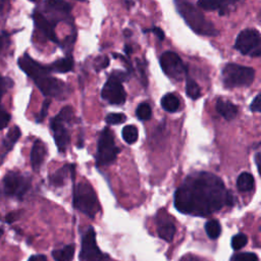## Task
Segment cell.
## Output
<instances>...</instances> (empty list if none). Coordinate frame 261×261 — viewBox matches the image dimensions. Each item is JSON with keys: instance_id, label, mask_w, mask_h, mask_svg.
<instances>
[{"instance_id": "obj_1", "label": "cell", "mask_w": 261, "mask_h": 261, "mask_svg": "<svg viewBox=\"0 0 261 261\" xmlns=\"http://www.w3.org/2000/svg\"><path fill=\"white\" fill-rule=\"evenodd\" d=\"M233 202L221 179L206 172L189 176L175 193V207L182 213L196 216L210 215Z\"/></svg>"}, {"instance_id": "obj_2", "label": "cell", "mask_w": 261, "mask_h": 261, "mask_svg": "<svg viewBox=\"0 0 261 261\" xmlns=\"http://www.w3.org/2000/svg\"><path fill=\"white\" fill-rule=\"evenodd\" d=\"M177 8L187 25L197 34L204 36H214L217 31L205 15L191 2L185 0H177Z\"/></svg>"}, {"instance_id": "obj_3", "label": "cell", "mask_w": 261, "mask_h": 261, "mask_svg": "<svg viewBox=\"0 0 261 261\" xmlns=\"http://www.w3.org/2000/svg\"><path fill=\"white\" fill-rule=\"evenodd\" d=\"M72 204L77 210L91 218H94L100 210L96 193L92 186L86 182H81L74 187Z\"/></svg>"}, {"instance_id": "obj_4", "label": "cell", "mask_w": 261, "mask_h": 261, "mask_svg": "<svg viewBox=\"0 0 261 261\" xmlns=\"http://www.w3.org/2000/svg\"><path fill=\"white\" fill-rule=\"evenodd\" d=\"M221 76L227 88L248 87L255 80V69L249 66L229 64L223 67Z\"/></svg>"}, {"instance_id": "obj_5", "label": "cell", "mask_w": 261, "mask_h": 261, "mask_svg": "<svg viewBox=\"0 0 261 261\" xmlns=\"http://www.w3.org/2000/svg\"><path fill=\"white\" fill-rule=\"evenodd\" d=\"M73 118V109L70 106H65L61 113L51 121V130L55 143L61 152H65L70 142L69 130L67 125Z\"/></svg>"}, {"instance_id": "obj_6", "label": "cell", "mask_w": 261, "mask_h": 261, "mask_svg": "<svg viewBox=\"0 0 261 261\" xmlns=\"http://www.w3.org/2000/svg\"><path fill=\"white\" fill-rule=\"evenodd\" d=\"M120 153V148L115 143L114 134L108 128H105L100 134L98 145L96 162L99 166L108 165L113 163Z\"/></svg>"}, {"instance_id": "obj_7", "label": "cell", "mask_w": 261, "mask_h": 261, "mask_svg": "<svg viewBox=\"0 0 261 261\" xmlns=\"http://www.w3.org/2000/svg\"><path fill=\"white\" fill-rule=\"evenodd\" d=\"M235 48L242 54L251 58H259L261 54L260 33L255 29H246L237 37Z\"/></svg>"}, {"instance_id": "obj_8", "label": "cell", "mask_w": 261, "mask_h": 261, "mask_svg": "<svg viewBox=\"0 0 261 261\" xmlns=\"http://www.w3.org/2000/svg\"><path fill=\"white\" fill-rule=\"evenodd\" d=\"M80 261H110L97 246L96 234L93 228H89L82 238Z\"/></svg>"}, {"instance_id": "obj_9", "label": "cell", "mask_w": 261, "mask_h": 261, "mask_svg": "<svg viewBox=\"0 0 261 261\" xmlns=\"http://www.w3.org/2000/svg\"><path fill=\"white\" fill-rule=\"evenodd\" d=\"M160 65L166 76L176 81H182L187 74L183 61L179 55L173 51L164 52L160 58Z\"/></svg>"}, {"instance_id": "obj_10", "label": "cell", "mask_w": 261, "mask_h": 261, "mask_svg": "<svg viewBox=\"0 0 261 261\" xmlns=\"http://www.w3.org/2000/svg\"><path fill=\"white\" fill-rule=\"evenodd\" d=\"M101 96L110 104L121 105L124 104L127 99V93L122 84V78L113 73L104 84L101 91Z\"/></svg>"}, {"instance_id": "obj_11", "label": "cell", "mask_w": 261, "mask_h": 261, "mask_svg": "<svg viewBox=\"0 0 261 261\" xmlns=\"http://www.w3.org/2000/svg\"><path fill=\"white\" fill-rule=\"evenodd\" d=\"M30 187V179L15 172H9L2 181L3 192L8 196L23 197Z\"/></svg>"}, {"instance_id": "obj_12", "label": "cell", "mask_w": 261, "mask_h": 261, "mask_svg": "<svg viewBox=\"0 0 261 261\" xmlns=\"http://www.w3.org/2000/svg\"><path fill=\"white\" fill-rule=\"evenodd\" d=\"M34 82L43 94L48 97L58 98L65 91V85L61 80L50 77L49 74L37 79Z\"/></svg>"}, {"instance_id": "obj_13", "label": "cell", "mask_w": 261, "mask_h": 261, "mask_svg": "<svg viewBox=\"0 0 261 261\" xmlns=\"http://www.w3.org/2000/svg\"><path fill=\"white\" fill-rule=\"evenodd\" d=\"M18 65H20L22 70L26 72L33 81L47 76L50 72L49 66H44L38 64L34 60H32L27 54H25L24 57L18 60Z\"/></svg>"}, {"instance_id": "obj_14", "label": "cell", "mask_w": 261, "mask_h": 261, "mask_svg": "<svg viewBox=\"0 0 261 261\" xmlns=\"http://www.w3.org/2000/svg\"><path fill=\"white\" fill-rule=\"evenodd\" d=\"M242 0H198V6L204 10H217L220 15L229 13Z\"/></svg>"}, {"instance_id": "obj_15", "label": "cell", "mask_w": 261, "mask_h": 261, "mask_svg": "<svg viewBox=\"0 0 261 261\" xmlns=\"http://www.w3.org/2000/svg\"><path fill=\"white\" fill-rule=\"evenodd\" d=\"M177 229L175 223L172 219L167 217H162L158 219L157 221V233L160 239L166 241V242H172L174 240V237L176 235Z\"/></svg>"}, {"instance_id": "obj_16", "label": "cell", "mask_w": 261, "mask_h": 261, "mask_svg": "<svg viewBox=\"0 0 261 261\" xmlns=\"http://www.w3.org/2000/svg\"><path fill=\"white\" fill-rule=\"evenodd\" d=\"M34 21H35V24L37 25V27L40 29V31L47 37L49 40H51L52 42L58 43V37H57V34H55V31H54V25L51 24L50 21H48L43 14H41L39 12L34 13Z\"/></svg>"}, {"instance_id": "obj_17", "label": "cell", "mask_w": 261, "mask_h": 261, "mask_svg": "<svg viewBox=\"0 0 261 261\" xmlns=\"http://www.w3.org/2000/svg\"><path fill=\"white\" fill-rule=\"evenodd\" d=\"M45 157H46V147L42 141L37 140L34 143L31 151V164L34 171L36 172L39 171Z\"/></svg>"}, {"instance_id": "obj_18", "label": "cell", "mask_w": 261, "mask_h": 261, "mask_svg": "<svg viewBox=\"0 0 261 261\" xmlns=\"http://www.w3.org/2000/svg\"><path fill=\"white\" fill-rule=\"evenodd\" d=\"M217 113L227 121L234 120L239 114V107L228 100L219 99L216 103Z\"/></svg>"}, {"instance_id": "obj_19", "label": "cell", "mask_w": 261, "mask_h": 261, "mask_svg": "<svg viewBox=\"0 0 261 261\" xmlns=\"http://www.w3.org/2000/svg\"><path fill=\"white\" fill-rule=\"evenodd\" d=\"M45 9L52 15H65L68 14L71 6L64 0H46L44 2Z\"/></svg>"}, {"instance_id": "obj_20", "label": "cell", "mask_w": 261, "mask_h": 261, "mask_svg": "<svg viewBox=\"0 0 261 261\" xmlns=\"http://www.w3.org/2000/svg\"><path fill=\"white\" fill-rule=\"evenodd\" d=\"M238 189L241 192H250L255 187V180L249 173H242L237 180Z\"/></svg>"}, {"instance_id": "obj_21", "label": "cell", "mask_w": 261, "mask_h": 261, "mask_svg": "<svg viewBox=\"0 0 261 261\" xmlns=\"http://www.w3.org/2000/svg\"><path fill=\"white\" fill-rule=\"evenodd\" d=\"M74 245L70 244L63 247L62 249L54 250L52 256L55 261H71L74 255Z\"/></svg>"}, {"instance_id": "obj_22", "label": "cell", "mask_w": 261, "mask_h": 261, "mask_svg": "<svg viewBox=\"0 0 261 261\" xmlns=\"http://www.w3.org/2000/svg\"><path fill=\"white\" fill-rule=\"evenodd\" d=\"M72 66H73V60L71 57H67V58L59 60L55 63H53L49 66V69H50V71L53 70V71H57V72L65 73V72L70 71Z\"/></svg>"}, {"instance_id": "obj_23", "label": "cell", "mask_w": 261, "mask_h": 261, "mask_svg": "<svg viewBox=\"0 0 261 261\" xmlns=\"http://www.w3.org/2000/svg\"><path fill=\"white\" fill-rule=\"evenodd\" d=\"M161 106L167 113H176L180 107V100L175 94L169 93L161 99Z\"/></svg>"}, {"instance_id": "obj_24", "label": "cell", "mask_w": 261, "mask_h": 261, "mask_svg": "<svg viewBox=\"0 0 261 261\" xmlns=\"http://www.w3.org/2000/svg\"><path fill=\"white\" fill-rule=\"evenodd\" d=\"M72 173V166L71 165H65L62 167L54 175L51 176V183L55 186H61L65 183V181L67 179L68 175Z\"/></svg>"}, {"instance_id": "obj_25", "label": "cell", "mask_w": 261, "mask_h": 261, "mask_svg": "<svg viewBox=\"0 0 261 261\" xmlns=\"http://www.w3.org/2000/svg\"><path fill=\"white\" fill-rule=\"evenodd\" d=\"M21 130L18 127H13L9 132L7 133L6 137L3 140V146L6 149V151L11 150V148L17 142V140L21 137Z\"/></svg>"}, {"instance_id": "obj_26", "label": "cell", "mask_w": 261, "mask_h": 261, "mask_svg": "<svg viewBox=\"0 0 261 261\" xmlns=\"http://www.w3.org/2000/svg\"><path fill=\"white\" fill-rule=\"evenodd\" d=\"M122 135H123L124 140H125L128 144H134V143L137 142V140H138L139 132H138L137 127H135V126H133V125H129V126H126V127L123 129Z\"/></svg>"}, {"instance_id": "obj_27", "label": "cell", "mask_w": 261, "mask_h": 261, "mask_svg": "<svg viewBox=\"0 0 261 261\" xmlns=\"http://www.w3.org/2000/svg\"><path fill=\"white\" fill-rule=\"evenodd\" d=\"M205 231H206V234L210 239L215 240L219 237L221 233V227L217 220L212 219L206 222V225H205Z\"/></svg>"}, {"instance_id": "obj_28", "label": "cell", "mask_w": 261, "mask_h": 261, "mask_svg": "<svg viewBox=\"0 0 261 261\" xmlns=\"http://www.w3.org/2000/svg\"><path fill=\"white\" fill-rule=\"evenodd\" d=\"M186 93L191 99L196 100L201 96V89L194 80L188 79L187 84H186Z\"/></svg>"}, {"instance_id": "obj_29", "label": "cell", "mask_w": 261, "mask_h": 261, "mask_svg": "<svg viewBox=\"0 0 261 261\" xmlns=\"http://www.w3.org/2000/svg\"><path fill=\"white\" fill-rule=\"evenodd\" d=\"M136 116L141 121H148L151 119L152 110L148 103H141L136 110Z\"/></svg>"}, {"instance_id": "obj_30", "label": "cell", "mask_w": 261, "mask_h": 261, "mask_svg": "<svg viewBox=\"0 0 261 261\" xmlns=\"http://www.w3.org/2000/svg\"><path fill=\"white\" fill-rule=\"evenodd\" d=\"M248 243V237L245 234L235 235L232 239V247L234 250H240Z\"/></svg>"}, {"instance_id": "obj_31", "label": "cell", "mask_w": 261, "mask_h": 261, "mask_svg": "<svg viewBox=\"0 0 261 261\" xmlns=\"http://www.w3.org/2000/svg\"><path fill=\"white\" fill-rule=\"evenodd\" d=\"M232 261H259V258L255 253L246 252L235 254L232 257Z\"/></svg>"}, {"instance_id": "obj_32", "label": "cell", "mask_w": 261, "mask_h": 261, "mask_svg": "<svg viewBox=\"0 0 261 261\" xmlns=\"http://www.w3.org/2000/svg\"><path fill=\"white\" fill-rule=\"evenodd\" d=\"M105 120L109 125H120L126 122L127 117L124 114H109Z\"/></svg>"}, {"instance_id": "obj_33", "label": "cell", "mask_w": 261, "mask_h": 261, "mask_svg": "<svg viewBox=\"0 0 261 261\" xmlns=\"http://www.w3.org/2000/svg\"><path fill=\"white\" fill-rule=\"evenodd\" d=\"M10 1L9 0H0V21L5 20V17L9 11Z\"/></svg>"}, {"instance_id": "obj_34", "label": "cell", "mask_w": 261, "mask_h": 261, "mask_svg": "<svg viewBox=\"0 0 261 261\" xmlns=\"http://www.w3.org/2000/svg\"><path fill=\"white\" fill-rule=\"evenodd\" d=\"M11 85V81L2 77L1 74H0V100L2 99L3 95L6 93L7 89L10 87Z\"/></svg>"}, {"instance_id": "obj_35", "label": "cell", "mask_w": 261, "mask_h": 261, "mask_svg": "<svg viewBox=\"0 0 261 261\" xmlns=\"http://www.w3.org/2000/svg\"><path fill=\"white\" fill-rule=\"evenodd\" d=\"M51 104V101L49 99H46L42 105V108L40 110V113L38 114V116H37V122H42L46 117H47V114H48V109H49V106Z\"/></svg>"}, {"instance_id": "obj_36", "label": "cell", "mask_w": 261, "mask_h": 261, "mask_svg": "<svg viewBox=\"0 0 261 261\" xmlns=\"http://www.w3.org/2000/svg\"><path fill=\"white\" fill-rule=\"evenodd\" d=\"M10 115L4 110H0V130H3L10 122Z\"/></svg>"}, {"instance_id": "obj_37", "label": "cell", "mask_w": 261, "mask_h": 261, "mask_svg": "<svg viewBox=\"0 0 261 261\" xmlns=\"http://www.w3.org/2000/svg\"><path fill=\"white\" fill-rule=\"evenodd\" d=\"M260 95H256V97L254 98V100L252 101L251 105H250V109L251 111H254V113H260V109H261V106H260Z\"/></svg>"}, {"instance_id": "obj_38", "label": "cell", "mask_w": 261, "mask_h": 261, "mask_svg": "<svg viewBox=\"0 0 261 261\" xmlns=\"http://www.w3.org/2000/svg\"><path fill=\"white\" fill-rule=\"evenodd\" d=\"M29 261H48L44 255H33L29 258Z\"/></svg>"}, {"instance_id": "obj_39", "label": "cell", "mask_w": 261, "mask_h": 261, "mask_svg": "<svg viewBox=\"0 0 261 261\" xmlns=\"http://www.w3.org/2000/svg\"><path fill=\"white\" fill-rule=\"evenodd\" d=\"M152 32L156 34V36L158 37L159 40H163V39H164V33H163V31H162L161 29H159V28L156 27V28H153V29H152Z\"/></svg>"}, {"instance_id": "obj_40", "label": "cell", "mask_w": 261, "mask_h": 261, "mask_svg": "<svg viewBox=\"0 0 261 261\" xmlns=\"http://www.w3.org/2000/svg\"><path fill=\"white\" fill-rule=\"evenodd\" d=\"M181 261H203V260L193 255H187V256H185Z\"/></svg>"}, {"instance_id": "obj_41", "label": "cell", "mask_w": 261, "mask_h": 261, "mask_svg": "<svg viewBox=\"0 0 261 261\" xmlns=\"http://www.w3.org/2000/svg\"><path fill=\"white\" fill-rule=\"evenodd\" d=\"M255 162L257 165V169L259 170V166H260V153L259 152L255 155Z\"/></svg>"}, {"instance_id": "obj_42", "label": "cell", "mask_w": 261, "mask_h": 261, "mask_svg": "<svg viewBox=\"0 0 261 261\" xmlns=\"http://www.w3.org/2000/svg\"><path fill=\"white\" fill-rule=\"evenodd\" d=\"M2 49V39H1V37H0V51H1Z\"/></svg>"}, {"instance_id": "obj_43", "label": "cell", "mask_w": 261, "mask_h": 261, "mask_svg": "<svg viewBox=\"0 0 261 261\" xmlns=\"http://www.w3.org/2000/svg\"><path fill=\"white\" fill-rule=\"evenodd\" d=\"M78 1H86V0H78Z\"/></svg>"}, {"instance_id": "obj_44", "label": "cell", "mask_w": 261, "mask_h": 261, "mask_svg": "<svg viewBox=\"0 0 261 261\" xmlns=\"http://www.w3.org/2000/svg\"><path fill=\"white\" fill-rule=\"evenodd\" d=\"M30 1H36V0H30Z\"/></svg>"}]
</instances>
